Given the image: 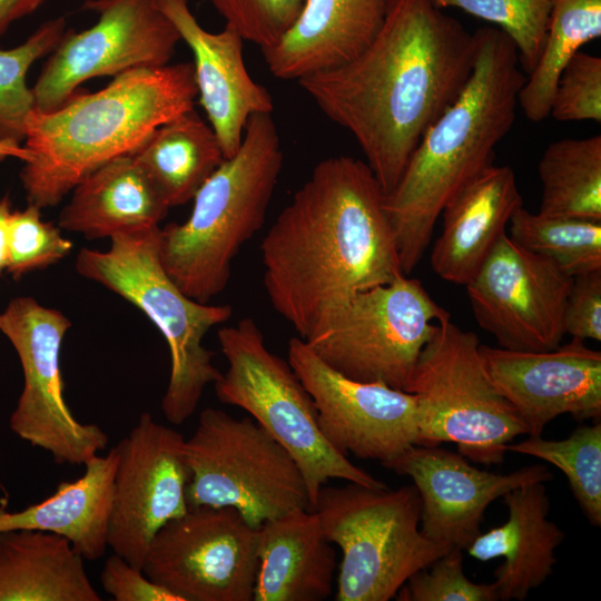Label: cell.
Segmentation results:
<instances>
[{"label": "cell", "mask_w": 601, "mask_h": 601, "mask_svg": "<svg viewBox=\"0 0 601 601\" xmlns=\"http://www.w3.org/2000/svg\"><path fill=\"white\" fill-rule=\"evenodd\" d=\"M189 508L229 506L254 529L294 509L311 508L290 454L250 416L207 407L184 442Z\"/></svg>", "instance_id": "cell-10"}, {"label": "cell", "mask_w": 601, "mask_h": 601, "mask_svg": "<svg viewBox=\"0 0 601 601\" xmlns=\"http://www.w3.org/2000/svg\"><path fill=\"white\" fill-rule=\"evenodd\" d=\"M254 601H323L338 566L332 542L314 510L294 509L258 529Z\"/></svg>", "instance_id": "cell-24"}, {"label": "cell", "mask_w": 601, "mask_h": 601, "mask_svg": "<svg viewBox=\"0 0 601 601\" xmlns=\"http://www.w3.org/2000/svg\"><path fill=\"white\" fill-rule=\"evenodd\" d=\"M383 466L412 479L422 503L421 532L461 550L481 533L484 512L493 501L521 485L553 479L542 464L508 474L480 470L439 445H412Z\"/></svg>", "instance_id": "cell-19"}, {"label": "cell", "mask_w": 601, "mask_h": 601, "mask_svg": "<svg viewBox=\"0 0 601 601\" xmlns=\"http://www.w3.org/2000/svg\"><path fill=\"white\" fill-rule=\"evenodd\" d=\"M572 280L551 259L505 234L465 286L475 321L499 347L544 352L556 348L565 335Z\"/></svg>", "instance_id": "cell-15"}, {"label": "cell", "mask_w": 601, "mask_h": 601, "mask_svg": "<svg viewBox=\"0 0 601 601\" xmlns=\"http://www.w3.org/2000/svg\"><path fill=\"white\" fill-rule=\"evenodd\" d=\"M83 560L60 534L0 532V601H100Z\"/></svg>", "instance_id": "cell-27"}, {"label": "cell", "mask_w": 601, "mask_h": 601, "mask_svg": "<svg viewBox=\"0 0 601 601\" xmlns=\"http://www.w3.org/2000/svg\"><path fill=\"white\" fill-rule=\"evenodd\" d=\"M565 334L601 341V269L573 277L564 309Z\"/></svg>", "instance_id": "cell-39"}, {"label": "cell", "mask_w": 601, "mask_h": 601, "mask_svg": "<svg viewBox=\"0 0 601 601\" xmlns=\"http://www.w3.org/2000/svg\"><path fill=\"white\" fill-rule=\"evenodd\" d=\"M483 366L499 393L514 407L528 435L540 436L561 414L583 421L601 416V353L572 339L544 352L480 344Z\"/></svg>", "instance_id": "cell-18"}, {"label": "cell", "mask_w": 601, "mask_h": 601, "mask_svg": "<svg viewBox=\"0 0 601 601\" xmlns=\"http://www.w3.org/2000/svg\"><path fill=\"white\" fill-rule=\"evenodd\" d=\"M497 26L514 43L526 76L535 68L546 37L550 0H433Z\"/></svg>", "instance_id": "cell-34"}, {"label": "cell", "mask_w": 601, "mask_h": 601, "mask_svg": "<svg viewBox=\"0 0 601 601\" xmlns=\"http://www.w3.org/2000/svg\"><path fill=\"white\" fill-rule=\"evenodd\" d=\"M194 56L197 96L215 131L225 158L236 154L250 116L272 114L268 90L248 73L243 57L244 39L229 24L219 32L205 30L188 0H156Z\"/></svg>", "instance_id": "cell-20"}, {"label": "cell", "mask_w": 601, "mask_h": 601, "mask_svg": "<svg viewBox=\"0 0 601 601\" xmlns=\"http://www.w3.org/2000/svg\"><path fill=\"white\" fill-rule=\"evenodd\" d=\"M559 121H601V58L575 52L556 81L550 115Z\"/></svg>", "instance_id": "cell-38"}, {"label": "cell", "mask_w": 601, "mask_h": 601, "mask_svg": "<svg viewBox=\"0 0 601 601\" xmlns=\"http://www.w3.org/2000/svg\"><path fill=\"white\" fill-rule=\"evenodd\" d=\"M313 510L342 552L336 601L391 600L414 573L452 549L421 532L422 503L414 485H323Z\"/></svg>", "instance_id": "cell-7"}, {"label": "cell", "mask_w": 601, "mask_h": 601, "mask_svg": "<svg viewBox=\"0 0 601 601\" xmlns=\"http://www.w3.org/2000/svg\"><path fill=\"white\" fill-rule=\"evenodd\" d=\"M394 0H306L288 32L262 50L270 73L298 80L356 57L374 39Z\"/></svg>", "instance_id": "cell-23"}, {"label": "cell", "mask_w": 601, "mask_h": 601, "mask_svg": "<svg viewBox=\"0 0 601 601\" xmlns=\"http://www.w3.org/2000/svg\"><path fill=\"white\" fill-rule=\"evenodd\" d=\"M545 216L601 220V136L550 144L538 165Z\"/></svg>", "instance_id": "cell-29"}, {"label": "cell", "mask_w": 601, "mask_h": 601, "mask_svg": "<svg viewBox=\"0 0 601 601\" xmlns=\"http://www.w3.org/2000/svg\"><path fill=\"white\" fill-rule=\"evenodd\" d=\"M131 155L169 208L191 200L226 159L194 109L157 127Z\"/></svg>", "instance_id": "cell-28"}, {"label": "cell", "mask_w": 601, "mask_h": 601, "mask_svg": "<svg viewBox=\"0 0 601 601\" xmlns=\"http://www.w3.org/2000/svg\"><path fill=\"white\" fill-rule=\"evenodd\" d=\"M7 158H17L24 162L29 160L30 152L21 144L0 140V161Z\"/></svg>", "instance_id": "cell-43"}, {"label": "cell", "mask_w": 601, "mask_h": 601, "mask_svg": "<svg viewBox=\"0 0 601 601\" xmlns=\"http://www.w3.org/2000/svg\"><path fill=\"white\" fill-rule=\"evenodd\" d=\"M474 55V35L433 0H394L356 57L297 81L353 135L387 195L425 131L461 92Z\"/></svg>", "instance_id": "cell-1"}, {"label": "cell", "mask_w": 601, "mask_h": 601, "mask_svg": "<svg viewBox=\"0 0 601 601\" xmlns=\"http://www.w3.org/2000/svg\"><path fill=\"white\" fill-rule=\"evenodd\" d=\"M550 1L542 53L518 97L523 114L534 122L549 117L556 81L568 60L601 36V0Z\"/></svg>", "instance_id": "cell-30"}, {"label": "cell", "mask_w": 601, "mask_h": 601, "mask_svg": "<svg viewBox=\"0 0 601 601\" xmlns=\"http://www.w3.org/2000/svg\"><path fill=\"white\" fill-rule=\"evenodd\" d=\"M522 207L514 171L491 165L469 183L443 209L442 233L431 253V266L442 279L467 285L513 214Z\"/></svg>", "instance_id": "cell-21"}, {"label": "cell", "mask_w": 601, "mask_h": 601, "mask_svg": "<svg viewBox=\"0 0 601 601\" xmlns=\"http://www.w3.org/2000/svg\"><path fill=\"white\" fill-rule=\"evenodd\" d=\"M71 250L72 243L61 234V228L42 219L41 208L28 204L21 210H12L6 272L14 279L58 263Z\"/></svg>", "instance_id": "cell-35"}, {"label": "cell", "mask_w": 601, "mask_h": 601, "mask_svg": "<svg viewBox=\"0 0 601 601\" xmlns=\"http://www.w3.org/2000/svg\"><path fill=\"white\" fill-rule=\"evenodd\" d=\"M45 0H0V37L17 20L33 13Z\"/></svg>", "instance_id": "cell-41"}, {"label": "cell", "mask_w": 601, "mask_h": 601, "mask_svg": "<svg viewBox=\"0 0 601 601\" xmlns=\"http://www.w3.org/2000/svg\"><path fill=\"white\" fill-rule=\"evenodd\" d=\"M239 36L262 50L276 45L294 26L306 0H209Z\"/></svg>", "instance_id": "cell-37"}, {"label": "cell", "mask_w": 601, "mask_h": 601, "mask_svg": "<svg viewBox=\"0 0 601 601\" xmlns=\"http://www.w3.org/2000/svg\"><path fill=\"white\" fill-rule=\"evenodd\" d=\"M282 167L272 114H255L236 154L196 193L188 219L159 228L161 266L185 295L209 303L223 293L234 258L265 221Z\"/></svg>", "instance_id": "cell-5"}, {"label": "cell", "mask_w": 601, "mask_h": 601, "mask_svg": "<svg viewBox=\"0 0 601 601\" xmlns=\"http://www.w3.org/2000/svg\"><path fill=\"white\" fill-rule=\"evenodd\" d=\"M502 497L508 520L480 533L465 550L482 562L504 558L494 571L499 600L523 601L553 573L555 549L565 533L548 519L550 499L543 482L521 485Z\"/></svg>", "instance_id": "cell-22"}, {"label": "cell", "mask_w": 601, "mask_h": 601, "mask_svg": "<svg viewBox=\"0 0 601 601\" xmlns=\"http://www.w3.org/2000/svg\"><path fill=\"white\" fill-rule=\"evenodd\" d=\"M159 228L114 236L106 250L80 249L76 270L136 306L160 331L170 353L161 411L179 425L194 414L206 386L221 375L215 353L203 341L211 327L230 319L233 308L194 300L179 289L159 259Z\"/></svg>", "instance_id": "cell-6"}, {"label": "cell", "mask_w": 601, "mask_h": 601, "mask_svg": "<svg viewBox=\"0 0 601 601\" xmlns=\"http://www.w3.org/2000/svg\"><path fill=\"white\" fill-rule=\"evenodd\" d=\"M98 21L80 32L66 30L32 87L36 109L50 111L97 77L168 63L179 33L156 0H86Z\"/></svg>", "instance_id": "cell-14"}, {"label": "cell", "mask_w": 601, "mask_h": 601, "mask_svg": "<svg viewBox=\"0 0 601 601\" xmlns=\"http://www.w3.org/2000/svg\"><path fill=\"white\" fill-rule=\"evenodd\" d=\"M258 533L229 506H197L154 536L141 570L180 601H252Z\"/></svg>", "instance_id": "cell-13"}, {"label": "cell", "mask_w": 601, "mask_h": 601, "mask_svg": "<svg viewBox=\"0 0 601 601\" xmlns=\"http://www.w3.org/2000/svg\"><path fill=\"white\" fill-rule=\"evenodd\" d=\"M287 356L313 398L319 430L334 450L383 465L418 444L414 394L348 378L325 364L298 336L289 339Z\"/></svg>", "instance_id": "cell-17"}, {"label": "cell", "mask_w": 601, "mask_h": 601, "mask_svg": "<svg viewBox=\"0 0 601 601\" xmlns=\"http://www.w3.org/2000/svg\"><path fill=\"white\" fill-rule=\"evenodd\" d=\"M509 225L515 244L551 259L571 277L601 269V220L533 214L522 206Z\"/></svg>", "instance_id": "cell-31"}, {"label": "cell", "mask_w": 601, "mask_h": 601, "mask_svg": "<svg viewBox=\"0 0 601 601\" xmlns=\"http://www.w3.org/2000/svg\"><path fill=\"white\" fill-rule=\"evenodd\" d=\"M227 368L214 383L218 400L245 410L295 460L314 509L321 487L337 479L372 487L386 484L353 464L323 436L313 398L288 362L272 353L254 319L218 329Z\"/></svg>", "instance_id": "cell-8"}, {"label": "cell", "mask_w": 601, "mask_h": 601, "mask_svg": "<svg viewBox=\"0 0 601 601\" xmlns=\"http://www.w3.org/2000/svg\"><path fill=\"white\" fill-rule=\"evenodd\" d=\"M185 437L148 412L117 445L107 543L141 570L157 532L188 510Z\"/></svg>", "instance_id": "cell-16"}, {"label": "cell", "mask_w": 601, "mask_h": 601, "mask_svg": "<svg viewBox=\"0 0 601 601\" xmlns=\"http://www.w3.org/2000/svg\"><path fill=\"white\" fill-rule=\"evenodd\" d=\"M398 601H496L494 583L472 582L464 572L463 550L452 548L414 573L395 595Z\"/></svg>", "instance_id": "cell-36"}, {"label": "cell", "mask_w": 601, "mask_h": 601, "mask_svg": "<svg viewBox=\"0 0 601 601\" xmlns=\"http://www.w3.org/2000/svg\"><path fill=\"white\" fill-rule=\"evenodd\" d=\"M447 315L418 279L403 275L355 295L304 342L348 378L404 391L436 322Z\"/></svg>", "instance_id": "cell-11"}, {"label": "cell", "mask_w": 601, "mask_h": 601, "mask_svg": "<svg viewBox=\"0 0 601 601\" xmlns=\"http://www.w3.org/2000/svg\"><path fill=\"white\" fill-rule=\"evenodd\" d=\"M100 583L116 601H180L116 553L105 561Z\"/></svg>", "instance_id": "cell-40"}, {"label": "cell", "mask_w": 601, "mask_h": 601, "mask_svg": "<svg viewBox=\"0 0 601 601\" xmlns=\"http://www.w3.org/2000/svg\"><path fill=\"white\" fill-rule=\"evenodd\" d=\"M480 344L475 333L442 317L404 391L416 397L417 445L451 442L474 463L501 464L505 446L528 430L490 380Z\"/></svg>", "instance_id": "cell-9"}, {"label": "cell", "mask_w": 601, "mask_h": 601, "mask_svg": "<svg viewBox=\"0 0 601 601\" xmlns=\"http://www.w3.org/2000/svg\"><path fill=\"white\" fill-rule=\"evenodd\" d=\"M473 68L455 100L425 131L394 189L384 195L402 270L422 259L445 206L493 165L510 131L526 75L512 40L499 28L473 32Z\"/></svg>", "instance_id": "cell-3"}, {"label": "cell", "mask_w": 601, "mask_h": 601, "mask_svg": "<svg viewBox=\"0 0 601 601\" xmlns=\"http://www.w3.org/2000/svg\"><path fill=\"white\" fill-rule=\"evenodd\" d=\"M71 191L58 226L87 239L157 227L169 209L132 155L108 161Z\"/></svg>", "instance_id": "cell-25"}, {"label": "cell", "mask_w": 601, "mask_h": 601, "mask_svg": "<svg viewBox=\"0 0 601 601\" xmlns=\"http://www.w3.org/2000/svg\"><path fill=\"white\" fill-rule=\"evenodd\" d=\"M71 323L60 311L29 296L16 297L0 313V331L19 357L23 387L10 416V428L57 464L85 465L108 443L96 424H83L63 396L60 349Z\"/></svg>", "instance_id": "cell-12"}, {"label": "cell", "mask_w": 601, "mask_h": 601, "mask_svg": "<svg viewBox=\"0 0 601 601\" xmlns=\"http://www.w3.org/2000/svg\"><path fill=\"white\" fill-rule=\"evenodd\" d=\"M196 97L193 63H167L127 70L53 110L35 109L23 145L30 158L19 174L28 204L58 205L93 170L134 154L157 127L194 109Z\"/></svg>", "instance_id": "cell-4"}, {"label": "cell", "mask_w": 601, "mask_h": 601, "mask_svg": "<svg viewBox=\"0 0 601 601\" xmlns=\"http://www.w3.org/2000/svg\"><path fill=\"white\" fill-rule=\"evenodd\" d=\"M506 452L538 457L560 469L587 519L601 525V424L577 427L560 441L530 436L508 444Z\"/></svg>", "instance_id": "cell-32"}, {"label": "cell", "mask_w": 601, "mask_h": 601, "mask_svg": "<svg viewBox=\"0 0 601 601\" xmlns=\"http://www.w3.org/2000/svg\"><path fill=\"white\" fill-rule=\"evenodd\" d=\"M260 252L269 302L305 342L355 295L405 275L384 193L367 164L349 156L315 166Z\"/></svg>", "instance_id": "cell-2"}, {"label": "cell", "mask_w": 601, "mask_h": 601, "mask_svg": "<svg viewBox=\"0 0 601 601\" xmlns=\"http://www.w3.org/2000/svg\"><path fill=\"white\" fill-rule=\"evenodd\" d=\"M65 32V18H55L42 23L21 45L0 48V140L24 141L27 119L36 109L27 73L38 59L56 48Z\"/></svg>", "instance_id": "cell-33"}, {"label": "cell", "mask_w": 601, "mask_h": 601, "mask_svg": "<svg viewBox=\"0 0 601 601\" xmlns=\"http://www.w3.org/2000/svg\"><path fill=\"white\" fill-rule=\"evenodd\" d=\"M11 201L8 195L0 197V275L7 270L9 256V223Z\"/></svg>", "instance_id": "cell-42"}, {"label": "cell", "mask_w": 601, "mask_h": 601, "mask_svg": "<svg viewBox=\"0 0 601 601\" xmlns=\"http://www.w3.org/2000/svg\"><path fill=\"white\" fill-rule=\"evenodd\" d=\"M118 452L96 454L85 463V473L62 481L43 501L21 511L0 505V532L36 530L60 534L85 558L100 559L108 546L107 530Z\"/></svg>", "instance_id": "cell-26"}]
</instances>
